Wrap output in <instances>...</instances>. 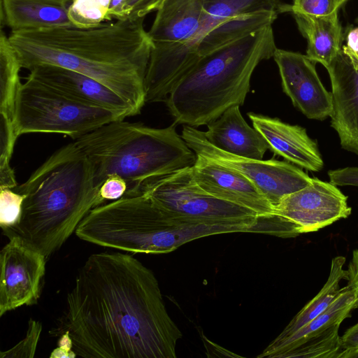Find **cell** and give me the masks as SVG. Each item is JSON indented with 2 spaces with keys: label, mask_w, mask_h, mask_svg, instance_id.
Instances as JSON below:
<instances>
[{
  "label": "cell",
  "mask_w": 358,
  "mask_h": 358,
  "mask_svg": "<svg viewBox=\"0 0 358 358\" xmlns=\"http://www.w3.org/2000/svg\"><path fill=\"white\" fill-rule=\"evenodd\" d=\"M66 302L49 334L67 332L77 357H176L182 332L166 310L154 273L131 255H91Z\"/></svg>",
  "instance_id": "obj_1"
},
{
  "label": "cell",
  "mask_w": 358,
  "mask_h": 358,
  "mask_svg": "<svg viewBox=\"0 0 358 358\" xmlns=\"http://www.w3.org/2000/svg\"><path fill=\"white\" fill-rule=\"evenodd\" d=\"M144 19L11 31L8 39L22 68L48 64L79 72L111 89L138 115L146 103L145 78L154 46Z\"/></svg>",
  "instance_id": "obj_2"
},
{
  "label": "cell",
  "mask_w": 358,
  "mask_h": 358,
  "mask_svg": "<svg viewBox=\"0 0 358 358\" xmlns=\"http://www.w3.org/2000/svg\"><path fill=\"white\" fill-rule=\"evenodd\" d=\"M13 189L25 197L18 222L3 233L20 237L46 259L96 207L99 190L90 162L75 142L55 151Z\"/></svg>",
  "instance_id": "obj_3"
},
{
  "label": "cell",
  "mask_w": 358,
  "mask_h": 358,
  "mask_svg": "<svg viewBox=\"0 0 358 358\" xmlns=\"http://www.w3.org/2000/svg\"><path fill=\"white\" fill-rule=\"evenodd\" d=\"M276 48L268 25L200 57L165 101L175 122L207 125L229 108L243 106L254 70Z\"/></svg>",
  "instance_id": "obj_4"
},
{
  "label": "cell",
  "mask_w": 358,
  "mask_h": 358,
  "mask_svg": "<svg viewBox=\"0 0 358 358\" xmlns=\"http://www.w3.org/2000/svg\"><path fill=\"white\" fill-rule=\"evenodd\" d=\"M176 124L156 129L117 120L74 142L90 162L98 189L115 174L127 182L124 196H136L163 177L194 164L196 155L178 134Z\"/></svg>",
  "instance_id": "obj_5"
},
{
  "label": "cell",
  "mask_w": 358,
  "mask_h": 358,
  "mask_svg": "<svg viewBox=\"0 0 358 358\" xmlns=\"http://www.w3.org/2000/svg\"><path fill=\"white\" fill-rule=\"evenodd\" d=\"M118 112L78 102L27 76L17 92L15 131L61 134L75 140L104 124L124 120Z\"/></svg>",
  "instance_id": "obj_6"
},
{
  "label": "cell",
  "mask_w": 358,
  "mask_h": 358,
  "mask_svg": "<svg viewBox=\"0 0 358 358\" xmlns=\"http://www.w3.org/2000/svg\"><path fill=\"white\" fill-rule=\"evenodd\" d=\"M203 10L196 32L182 45L154 43L145 87L149 98L164 101L175 85L198 60L197 48L214 28L243 13L260 10L283 13L281 0H201Z\"/></svg>",
  "instance_id": "obj_7"
},
{
  "label": "cell",
  "mask_w": 358,
  "mask_h": 358,
  "mask_svg": "<svg viewBox=\"0 0 358 358\" xmlns=\"http://www.w3.org/2000/svg\"><path fill=\"white\" fill-rule=\"evenodd\" d=\"M159 208L192 219L261 226L264 216L242 206L217 199L194 180L192 167L171 173L149 185L144 193Z\"/></svg>",
  "instance_id": "obj_8"
},
{
  "label": "cell",
  "mask_w": 358,
  "mask_h": 358,
  "mask_svg": "<svg viewBox=\"0 0 358 358\" xmlns=\"http://www.w3.org/2000/svg\"><path fill=\"white\" fill-rule=\"evenodd\" d=\"M181 136L196 155L234 169L247 178L273 208L285 196L311 182L312 178L288 162L254 159L218 149L206 139L203 131L195 127L185 125Z\"/></svg>",
  "instance_id": "obj_9"
},
{
  "label": "cell",
  "mask_w": 358,
  "mask_h": 358,
  "mask_svg": "<svg viewBox=\"0 0 358 358\" xmlns=\"http://www.w3.org/2000/svg\"><path fill=\"white\" fill-rule=\"evenodd\" d=\"M326 69L333 96L331 125L341 147L358 155V17L343 29L341 49Z\"/></svg>",
  "instance_id": "obj_10"
},
{
  "label": "cell",
  "mask_w": 358,
  "mask_h": 358,
  "mask_svg": "<svg viewBox=\"0 0 358 358\" xmlns=\"http://www.w3.org/2000/svg\"><path fill=\"white\" fill-rule=\"evenodd\" d=\"M358 308V295L349 284L320 315L285 340L271 342L258 357L282 358L293 348L303 358H329L341 348L338 329Z\"/></svg>",
  "instance_id": "obj_11"
},
{
  "label": "cell",
  "mask_w": 358,
  "mask_h": 358,
  "mask_svg": "<svg viewBox=\"0 0 358 358\" xmlns=\"http://www.w3.org/2000/svg\"><path fill=\"white\" fill-rule=\"evenodd\" d=\"M0 252V317L37 303L46 257L20 237L13 236Z\"/></svg>",
  "instance_id": "obj_12"
},
{
  "label": "cell",
  "mask_w": 358,
  "mask_h": 358,
  "mask_svg": "<svg viewBox=\"0 0 358 358\" xmlns=\"http://www.w3.org/2000/svg\"><path fill=\"white\" fill-rule=\"evenodd\" d=\"M351 211L348 196L336 185L317 178L285 196L274 208V213L293 223L299 234L318 231L347 218Z\"/></svg>",
  "instance_id": "obj_13"
},
{
  "label": "cell",
  "mask_w": 358,
  "mask_h": 358,
  "mask_svg": "<svg viewBox=\"0 0 358 358\" xmlns=\"http://www.w3.org/2000/svg\"><path fill=\"white\" fill-rule=\"evenodd\" d=\"M273 57L279 69L282 90L294 107L309 119L323 120L330 117L332 94L322 85L316 63L299 52L278 48Z\"/></svg>",
  "instance_id": "obj_14"
},
{
  "label": "cell",
  "mask_w": 358,
  "mask_h": 358,
  "mask_svg": "<svg viewBox=\"0 0 358 358\" xmlns=\"http://www.w3.org/2000/svg\"><path fill=\"white\" fill-rule=\"evenodd\" d=\"M192 169L196 182L212 196L252 210L259 216L275 215L272 205L255 185L234 169L198 155Z\"/></svg>",
  "instance_id": "obj_15"
},
{
  "label": "cell",
  "mask_w": 358,
  "mask_h": 358,
  "mask_svg": "<svg viewBox=\"0 0 358 358\" xmlns=\"http://www.w3.org/2000/svg\"><path fill=\"white\" fill-rule=\"evenodd\" d=\"M29 71L28 77L78 102L116 111L126 117L136 115L131 106L111 89L79 72L48 64L34 66Z\"/></svg>",
  "instance_id": "obj_16"
},
{
  "label": "cell",
  "mask_w": 358,
  "mask_h": 358,
  "mask_svg": "<svg viewBox=\"0 0 358 358\" xmlns=\"http://www.w3.org/2000/svg\"><path fill=\"white\" fill-rule=\"evenodd\" d=\"M253 127L267 142L269 150L300 168L319 172L324 162L315 141L306 129L285 123L276 117L248 113Z\"/></svg>",
  "instance_id": "obj_17"
},
{
  "label": "cell",
  "mask_w": 358,
  "mask_h": 358,
  "mask_svg": "<svg viewBox=\"0 0 358 358\" xmlns=\"http://www.w3.org/2000/svg\"><path fill=\"white\" fill-rule=\"evenodd\" d=\"M239 106H233L217 120L207 124L203 131L215 147L235 155L263 159L268 145L262 134L243 117Z\"/></svg>",
  "instance_id": "obj_18"
},
{
  "label": "cell",
  "mask_w": 358,
  "mask_h": 358,
  "mask_svg": "<svg viewBox=\"0 0 358 358\" xmlns=\"http://www.w3.org/2000/svg\"><path fill=\"white\" fill-rule=\"evenodd\" d=\"M66 0H1V22L11 31L41 30L71 24Z\"/></svg>",
  "instance_id": "obj_19"
},
{
  "label": "cell",
  "mask_w": 358,
  "mask_h": 358,
  "mask_svg": "<svg viewBox=\"0 0 358 358\" xmlns=\"http://www.w3.org/2000/svg\"><path fill=\"white\" fill-rule=\"evenodd\" d=\"M201 0H167L157 10L148 34L153 43L182 45L197 31L201 17Z\"/></svg>",
  "instance_id": "obj_20"
},
{
  "label": "cell",
  "mask_w": 358,
  "mask_h": 358,
  "mask_svg": "<svg viewBox=\"0 0 358 358\" xmlns=\"http://www.w3.org/2000/svg\"><path fill=\"white\" fill-rule=\"evenodd\" d=\"M307 41L306 56L327 68L336 56L343 41V29L338 13L327 17L292 14Z\"/></svg>",
  "instance_id": "obj_21"
},
{
  "label": "cell",
  "mask_w": 358,
  "mask_h": 358,
  "mask_svg": "<svg viewBox=\"0 0 358 358\" xmlns=\"http://www.w3.org/2000/svg\"><path fill=\"white\" fill-rule=\"evenodd\" d=\"M22 68L8 37L0 34V134L18 138L15 131V108L17 92L22 84Z\"/></svg>",
  "instance_id": "obj_22"
},
{
  "label": "cell",
  "mask_w": 358,
  "mask_h": 358,
  "mask_svg": "<svg viewBox=\"0 0 358 358\" xmlns=\"http://www.w3.org/2000/svg\"><path fill=\"white\" fill-rule=\"evenodd\" d=\"M278 15L275 11L260 10L240 14L227 20L202 39L196 50L198 57L271 25Z\"/></svg>",
  "instance_id": "obj_23"
},
{
  "label": "cell",
  "mask_w": 358,
  "mask_h": 358,
  "mask_svg": "<svg viewBox=\"0 0 358 358\" xmlns=\"http://www.w3.org/2000/svg\"><path fill=\"white\" fill-rule=\"evenodd\" d=\"M345 263L344 257L337 256L332 259L329 275L323 287L302 308L272 342L278 343L288 338L320 315L331 304L341 290L339 287L340 282L342 280L348 279V270L343 269Z\"/></svg>",
  "instance_id": "obj_24"
},
{
  "label": "cell",
  "mask_w": 358,
  "mask_h": 358,
  "mask_svg": "<svg viewBox=\"0 0 358 358\" xmlns=\"http://www.w3.org/2000/svg\"><path fill=\"white\" fill-rule=\"evenodd\" d=\"M110 0H74L69 6L68 15L72 24L87 28L106 21Z\"/></svg>",
  "instance_id": "obj_25"
},
{
  "label": "cell",
  "mask_w": 358,
  "mask_h": 358,
  "mask_svg": "<svg viewBox=\"0 0 358 358\" xmlns=\"http://www.w3.org/2000/svg\"><path fill=\"white\" fill-rule=\"evenodd\" d=\"M348 0H292L285 4L284 12L315 17H327L338 13L339 9Z\"/></svg>",
  "instance_id": "obj_26"
},
{
  "label": "cell",
  "mask_w": 358,
  "mask_h": 358,
  "mask_svg": "<svg viewBox=\"0 0 358 358\" xmlns=\"http://www.w3.org/2000/svg\"><path fill=\"white\" fill-rule=\"evenodd\" d=\"M25 196L7 187L0 188V226L6 231L19 221Z\"/></svg>",
  "instance_id": "obj_27"
},
{
  "label": "cell",
  "mask_w": 358,
  "mask_h": 358,
  "mask_svg": "<svg viewBox=\"0 0 358 358\" xmlns=\"http://www.w3.org/2000/svg\"><path fill=\"white\" fill-rule=\"evenodd\" d=\"M42 331L41 322L29 319L24 338L13 348L1 351L0 358H32Z\"/></svg>",
  "instance_id": "obj_28"
},
{
  "label": "cell",
  "mask_w": 358,
  "mask_h": 358,
  "mask_svg": "<svg viewBox=\"0 0 358 358\" xmlns=\"http://www.w3.org/2000/svg\"><path fill=\"white\" fill-rule=\"evenodd\" d=\"M127 190L125 180L117 175L109 176L101 184L98 194L96 207L106 201H115L122 197Z\"/></svg>",
  "instance_id": "obj_29"
},
{
  "label": "cell",
  "mask_w": 358,
  "mask_h": 358,
  "mask_svg": "<svg viewBox=\"0 0 358 358\" xmlns=\"http://www.w3.org/2000/svg\"><path fill=\"white\" fill-rule=\"evenodd\" d=\"M163 5V0H127L124 13L126 19L145 17L150 13L158 10Z\"/></svg>",
  "instance_id": "obj_30"
},
{
  "label": "cell",
  "mask_w": 358,
  "mask_h": 358,
  "mask_svg": "<svg viewBox=\"0 0 358 358\" xmlns=\"http://www.w3.org/2000/svg\"><path fill=\"white\" fill-rule=\"evenodd\" d=\"M330 182L336 186H357L358 167H345L328 172Z\"/></svg>",
  "instance_id": "obj_31"
},
{
  "label": "cell",
  "mask_w": 358,
  "mask_h": 358,
  "mask_svg": "<svg viewBox=\"0 0 358 358\" xmlns=\"http://www.w3.org/2000/svg\"><path fill=\"white\" fill-rule=\"evenodd\" d=\"M341 346L342 351L358 349V322L349 328L341 337Z\"/></svg>",
  "instance_id": "obj_32"
},
{
  "label": "cell",
  "mask_w": 358,
  "mask_h": 358,
  "mask_svg": "<svg viewBox=\"0 0 358 358\" xmlns=\"http://www.w3.org/2000/svg\"><path fill=\"white\" fill-rule=\"evenodd\" d=\"M127 0H110L106 21L125 20L124 9Z\"/></svg>",
  "instance_id": "obj_33"
},
{
  "label": "cell",
  "mask_w": 358,
  "mask_h": 358,
  "mask_svg": "<svg viewBox=\"0 0 358 358\" xmlns=\"http://www.w3.org/2000/svg\"><path fill=\"white\" fill-rule=\"evenodd\" d=\"M348 284L355 289L358 295V249L352 252V259L348 265Z\"/></svg>",
  "instance_id": "obj_34"
},
{
  "label": "cell",
  "mask_w": 358,
  "mask_h": 358,
  "mask_svg": "<svg viewBox=\"0 0 358 358\" xmlns=\"http://www.w3.org/2000/svg\"><path fill=\"white\" fill-rule=\"evenodd\" d=\"M57 344L58 347L65 350L66 352L76 355V354L73 350L72 340L67 332L64 333L59 337Z\"/></svg>",
  "instance_id": "obj_35"
},
{
  "label": "cell",
  "mask_w": 358,
  "mask_h": 358,
  "mask_svg": "<svg viewBox=\"0 0 358 358\" xmlns=\"http://www.w3.org/2000/svg\"><path fill=\"white\" fill-rule=\"evenodd\" d=\"M50 358H74L76 355L69 353L59 347L56 348L50 354Z\"/></svg>",
  "instance_id": "obj_36"
},
{
  "label": "cell",
  "mask_w": 358,
  "mask_h": 358,
  "mask_svg": "<svg viewBox=\"0 0 358 358\" xmlns=\"http://www.w3.org/2000/svg\"><path fill=\"white\" fill-rule=\"evenodd\" d=\"M66 1H68L70 3H72L74 0H66Z\"/></svg>",
  "instance_id": "obj_37"
},
{
  "label": "cell",
  "mask_w": 358,
  "mask_h": 358,
  "mask_svg": "<svg viewBox=\"0 0 358 358\" xmlns=\"http://www.w3.org/2000/svg\"></svg>",
  "instance_id": "obj_38"
}]
</instances>
